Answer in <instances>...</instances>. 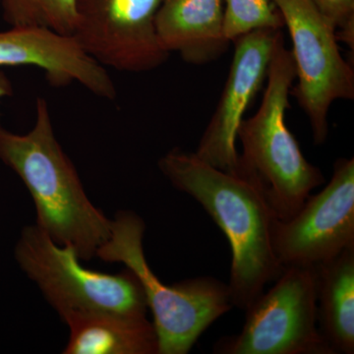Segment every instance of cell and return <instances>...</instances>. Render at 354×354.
<instances>
[{
    "label": "cell",
    "instance_id": "15",
    "mask_svg": "<svg viewBox=\"0 0 354 354\" xmlns=\"http://www.w3.org/2000/svg\"><path fill=\"white\" fill-rule=\"evenodd\" d=\"M75 0H0L4 20L11 27L39 26L73 35Z\"/></svg>",
    "mask_w": 354,
    "mask_h": 354
},
{
    "label": "cell",
    "instance_id": "7",
    "mask_svg": "<svg viewBox=\"0 0 354 354\" xmlns=\"http://www.w3.org/2000/svg\"><path fill=\"white\" fill-rule=\"evenodd\" d=\"M292 44L297 97L316 145L329 136V111L337 101L354 99V71L342 57L335 28L312 0H274Z\"/></svg>",
    "mask_w": 354,
    "mask_h": 354
},
{
    "label": "cell",
    "instance_id": "13",
    "mask_svg": "<svg viewBox=\"0 0 354 354\" xmlns=\"http://www.w3.org/2000/svg\"><path fill=\"white\" fill-rule=\"evenodd\" d=\"M62 319L70 330L65 354H158L157 332L147 316L88 312Z\"/></svg>",
    "mask_w": 354,
    "mask_h": 354
},
{
    "label": "cell",
    "instance_id": "6",
    "mask_svg": "<svg viewBox=\"0 0 354 354\" xmlns=\"http://www.w3.org/2000/svg\"><path fill=\"white\" fill-rule=\"evenodd\" d=\"M239 334L221 337L218 354H334L318 328L313 267H286L245 311Z\"/></svg>",
    "mask_w": 354,
    "mask_h": 354
},
{
    "label": "cell",
    "instance_id": "16",
    "mask_svg": "<svg viewBox=\"0 0 354 354\" xmlns=\"http://www.w3.org/2000/svg\"><path fill=\"white\" fill-rule=\"evenodd\" d=\"M225 34L230 43L257 30L283 29L285 23L274 0H223Z\"/></svg>",
    "mask_w": 354,
    "mask_h": 354
},
{
    "label": "cell",
    "instance_id": "2",
    "mask_svg": "<svg viewBox=\"0 0 354 354\" xmlns=\"http://www.w3.org/2000/svg\"><path fill=\"white\" fill-rule=\"evenodd\" d=\"M36 104L29 132L15 134L0 127V160L29 190L37 225L59 245L73 247L81 260H91L108 241L111 220L86 194L73 162L55 137L48 102L39 97Z\"/></svg>",
    "mask_w": 354,
    "mask_h": 354
},
{
    "label": "cell",
    "instance_id": "12",
    "mask_svg": "<svg viewBox=\"0 0 354 354\" xmlns=\"http://www.w3.org/2000/svg\"><path fill=\"white\" fill-rule=\"evenodd\" d=\"M158 41L184 62H215L230 46L225 34L223 0H162L156 17Z\"/></svg>",
    "mask_w": 354,
    "mask_h": 354
},
{
    "label": "cell",
    "instance_id": "1",
    "mask_svg": "<svg viewBox=\"0 0 354 354\" xmlns=\"http://www.w3.org/2000/svg\"><path fill=\"white\" fill-rule=\"evenodd\" d=\"M158 169L174 187L196 200L227 236L230 299L245 312L285 270L272 251L274 216L269 207L245 179L212 167L195 153L172 149L160 158Z\"/></svg>",
    "mask_w": 354,
    "mask_h": 354
},
{
    "label": "cell",
    "instance_id": "18",
    "mask_svg": "<svg viewBox=\"0 0 354 354\" xmlns=\"http://www.w3.org/2000/svg\"><path fill=\"white\" fill-rule=\"evenodd\" d=\"M12 84L9 80L8 77L3 72L0 71V101L4 97L12 95ZM0 127H1V125H0Z\"/></svg>",
    "mask_w": 354,
    "mask_h": 354
},
{
    "label": "cell",
    "instance_id": "4",
    "mask_svg": "<svg viewBox=\"0 0 354 354\" xmlns=\"http://www.w3.org/2000/svg\"><path fill=\"white\" fill-rule=\"evenodd\" d=\"M145 223L131 211H120L111 220V234L95 256L122 263L143 286L152 310L158 354H187L209 326L234 305L230 288L218 279L201 277L165 286L147 262L143 248Z\"/></svg>",
    "mask_w": 354,
    "mask_h": 354
},
{
    "label": "cell",
    "instance_id": "10",
    "mask_svg": "<svg viewBox=\"0 0 354 354\" xmlns=\"http://www.w3.org/2000/svg\"><path fill=\"white\" fill-rule=\"evenodd\" d=\"M281 32V30H257L232 41L234 53L227 82L194 152L216 169L236 176L239 156L237 130L254 97L267 80L270 62Z\"/></svg>",
    "mask_w": 354,
    "mask_h": 354
},
{
    "label": "cell",
    "instance_id": "14",
    "mask_svg": "<svg viewBox=\"0 0 354 354\" xmlns=\"http://www.w3.org/2000/svg\"><path fill=\"white\" fill-rule=\"evenodd\" d=\"M313 269L319 330L334 354H353L354 246Z\"/></svg>",
    "mask_w": 354,
    "mask_h": 354
},
{
    "label": "cell",
    "instance_id": "3",
    "mask_svg": "<svg viewBox=\"0 0 354 354\" xmlns=\"http://www.w3.org/2000/svg\"><path fill=\"white\" fill-rule=\"evenodd\" d=\"M295 77L292 55L281 32L259 109L251 118H243L237 130L242 153L236 176L259 192L278 220H288L297 214L312 191L325 183L322 171L305 158L286 125Z\"/></svg>",
    "mask_w": 354,
    "mask_h": 354
},
{
    "label": "cell",
    "instance_id": "9",
    "mask_svg": "<svg viewBox=\"0 0 354 354\" xmlns=\"http://www.w3.org/2000/svg\"><path fill=\"white\" fill-rule=\"evenodd\" d=\"M162 0H75L72 36L104 67L142 73L160 67L171 53L156 30Z\"/></svg>",
    "mask_w": 354,
    "mask_h": 354
},
{
    "label": "cell",
    "instance_id": "17",
    "mask_svg": "<svg viewBox=\"0 0 354 354\" xmlns=\"http://www.w3.org/2000/svg\"><path fill=\"white\" fill-rule=\"evenodd\" d=\"M335 28L337 41L354 50V0H312Z\"/></svg>",
    "mask_w": 354,
    "mask_h": 354
},
{
    "label": "cell",
    "instance_id": "8",
    "mask_svg": "<svg viewBox=\"0 0 354 354\" xmlns=\"http://www.w3.org/2000/svg\"><path fill=\"white\" fill-rule=\"evenodd\" d=\"M271 244L283 268L313 267L354 246V158L335 160L332 177L288 220L274 218Z\"/></svg>",
    "mask_w": 354,
    "mask_h": 354
},
{
    "label": "cell",
    "instance_id": "5",
    "mask_svg": "<svg viewBox=\"0 0 354 354\" xmlns=\"http://www.w3.org/2000/svg\"><path fill=\"white\" fill-rule=\"evenodd\" d=\"M15 258L60 317L88 312L147 316L145 292L131 270L109 274L87 269L73 247L59 245L37 225L23 230Z\"/></svg>",
    "mask_w": 354,
    "mask_h": 354
},
{
    "label": "cell",
    "instance_id": "11",
    "mask_svg": "<svg viewBox=\"0 0 354 354\" xmlns=\"http://www.w3.org/2000/svg\"><path fill=\"white\" fill-rule=\"evenodd\" d=\"M43 70L55 87L77 82L102 99L114 100L116 88L106 67L88 55L71 35L39 26H17L0 32V67Z\"/></svg>",
    "mask_w": 354,
    "mask_h": 354
}]
</instances>
